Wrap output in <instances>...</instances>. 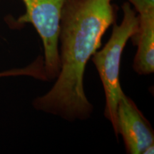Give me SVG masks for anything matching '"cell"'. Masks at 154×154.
Listing matches in <instances>:
<instances>
[{
	"label": "cell",
	"instance_id": "obj_2",
	"mask_svg": "<svg viewBox=\"0 0 154 154\" xmlns=\"http://www.w3.org/2000/svg\"><path fill=\"white\" fill-rule=\"evenodd\" d=\"M122 9L124 16L120 24L113 23L112 34L109 41L91 57L104 90V116L112 125L117 139V107L119 100L124 94L119 81L121 57L127 42L136 34L138 27V15L131 8V4L125 2Z\"/></svg>",
	"mask_w": 154,
	"mask_h": 154
},
{
	"label": "cell",
	"instance_id": "obj_3",
	"mask_svg": "<svg viewBox=\"0 0 154 154\" xmlns=\"http://www.w3.org/2000/svg\"><path fill=\"white\" fill-rule=\"evenodd\" d=\"M66 0H22L26 12L17 25L32 24L42 38L44 68L48 81L56 79L60 71L59 35L62 9Z\"/></svg>",
	"mask_w": 154,
	"mask_h": 154
},
{
	"label": "cell",
	"instance_id": "obj_8",
	"mask_svg": "<svg viewBox=\"0 0 154 154\" xmlns=\"http://www.w3.org/2000/svg\"><path fill=\"white\" fill-rule=\"evenodd\" d=\"M154 143L151 144L144 150L142 154H153L154 153Z\"/></svg>",
	"mask_w": 154,
	"mask_h": 154
},
{
	"label": "cell",
	"instance_id": "obj_4",
	"mask_svg": "<svg viewBox=\"0 0 154 154\" xmlns=\"http://www.w3.org/2000/svg\"><path fill=\"white\" fill-rule=\"evenodd\" d=\"M116 127L118 135L121 134L124 139L127 153L142 154L148 146L154 143L151 124L125 94L118 103Z\"/></svg>",
	"mask_w": 154,
	"mask_h": 154
},
{
	"label": "cell",
	"instance_id": "obj_1",
	"mask_svg": "<svg viewBox=\"0 0 154 154\" xmlns=\"http://www.w3.org/2000/svg\"><path fill=\"white\" fill-rule=\"evenodd\" d=\"M112 0H66L59 35L60 71L52 87L34 100L36 110L73 122L86 120L94 106L84 86L86 63L101 47L103 34L115 22Z\"/></svg>",
	"mask_w": 154,
	"mask_h": 154
},
{
	"label": "cell",
	"instance_id": "obj_6",
	"mask_svg": "<svg viewBox=\"0 0 154 154\" xmlns=\"http://www.w3.org/2000/svg\"><path fill=\"white\" fill-rule=\"evenodd\" d=\"M18 76H28L38 80L48 81L45 68H44L43 57L42 56H39L35 61H34L31 64L28 65L26 67L13 69L0 72V78Z\"/></svg>",
	"mask_w": 154,
	"mask_h": 154
},
{
	"label": "cell",
	"instance_id": "obj_7",
	"mask_svg": "<svg viewBox=\"0 0 154 154\" xmlns=\"http://www.w3.org/2000/svg\"><path fill=\"white\" fill-rule=\"evenodd\" d=\"M134 6L138 15L154 13V0H127Z\"/></svg>",
	"mask_w": 154,
	"mask_h": 154
},
{
	"label": "cell",
	"instance_id": "obj_5",
	"mask_svg": "<svg viewBox=\"0 0 154 154\" xmlns=\"http://www.w3.org/2000/svg\"><path fill=\"white\" fill-rule=\"evenodd\" d=\"M138 27L131 39L138 49L133 68L137 74L148 75L154 72V13L138 15Z\"/></svg>",
	"mask_w": 154,
	"mask_h": 154
}]
</instances>
